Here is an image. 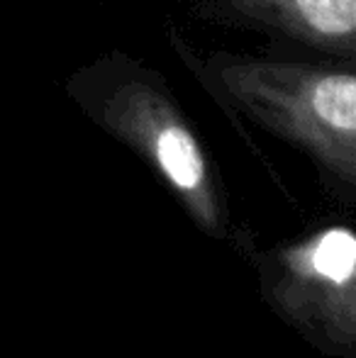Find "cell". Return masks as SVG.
<instances>
[{
  "mask_svg": "<svg viewBox=\"0 0 356 358\" xmlns=\"http://www.w3.org/2000/svg\"><path fill=\"white\" fill-rule=\"evenodd\" d=\"M200 15L257 29L325 59L356 62V0H190Z\"/></svg>",
  "mask_w": 356,
  "mask_h": 358,
  "instance_id": "3957f363",
  "label": "cell"
},
{
  "mask_svg": "<svg viewBox=\"0 0 356 358\" xmlns=\"http://www.w3.org/2000/svg\"><path fill=\"white\" fill-rule=\"evenodd\" d=\"M66 93L95 124L132 146L205 227H218L210 161L169 80L124 52H108L66 78Z\"/></svg>",
  "mask_w": 356,
  "mask_h": 358,
  "instance_id": "7a4b0ae2",
  "label": "cell"
},
{
  "mask_svg": "<svg viewBox=\"0 0 356 358\" xmlns=\"http://www.w3.org/2000/svg\"><path fill=\"white\" fill-rule=\"evenodd\" d=\"M225 110L308 154L334 180H356L354 64L210 52L188 62Z\"/></svg>",
  "mask_w": 356,
  "mask_h": 358,
  "instance_id": "6da1fadb",
  "label": "cell"
}]
</instances>
